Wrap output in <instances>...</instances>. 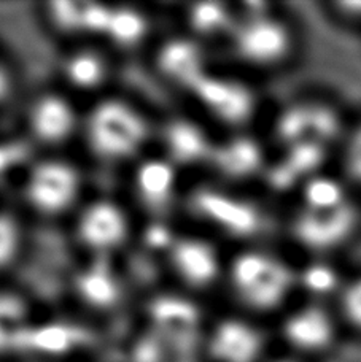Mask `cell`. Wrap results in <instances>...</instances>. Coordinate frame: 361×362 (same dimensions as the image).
I'll return each mask as SVG.
<instances>
[{
	"instance_id": "obj_7",
	"label": "cell",
	"mask_w": 361,
	"mask_h": 362,
	"mask_svg": "<svg viewBox=\"0 0 361 362\" xmlns=\"http://www.w3.org/2000/svg\"><path fill=\"white\" fill-rule=\"evenodd\" d=\"M75 232L80 243L91 253L110 255L126 243L131 232V219L118 202L98 199L80 210Z\"/></svg>"
},
{
	"instance_id": "obj_1",
	"label": "cell",
	"mask_w": 361,
	"mask_h": 362,
	"mask_svg": "<svg viewBox=\"0 0 361 362\" xmlns=\"http://www.w3.org/2000/svg\"><path fill=\"white\" fill-rule=\"evenodd\" d=\"M148 134L150 124L145 115L121 99L99 100L83 122L86 146L105 163L132 159L147 144Z\"/></svg>"
},
{
	"instance_id": "obj_3",
	"label": "cell",
	"mask_w": 361,
	"mask_h": 362,
	"mask_svg": "<svg viewBox=\"0 0 361 362\" xmlns=\"http://www.w3.org/2000/svg\"><path fill=\"white\" fill-rule=\"evenodd\" d=\"M268 6L245 13L229 38L237 59L250 67L273 70L293 59L299 40L293 24L266 10Z\"/></svg>"
},
{
	"instance_id": "obj_2",
	"label": "cell",
	"mask_w": 361,
	"mask_h": 362,
	"mask_svg": "<svg viewBox=\"0 0 361 362\" xmlns=\"http://www.w3.org/2000/svg\"><path fill=\"white\" fill-rule=\"evenodd\" d=\"M227 274L236 299L256 313L280 308L294 286H298L296 272L277 256L261 250L237 253Z\"/></svg>"
},
{
	"instance_id": "obj_10",
	"label": "cell",
	"mask_w": 361,
	"mask_h": 362,
	"mask_svg": "<svg viewBox=\"0 0 361 362\" xmlns=\"http://www.w3.org/2000/svg\"><path fill=\"white\" fill-rule=\"evenodd\" d=\"M80 124L79 112L67 95L43 93L30 103L28 127L32 139L47 146H59L72 137Z\"/></svg>"
},
{
	"instance_id": "obj_20",
	"label": "cell",
	"mask_w": 361,
	"mask_h": 362,
	"mask_svg": "<svg viewBox=\"0 0 361 362\" xmlns=\"http://www.w3.org/2000/svg\"><path fill=\"white\" fill-rule=\"evenodd\" d=\"M150 32V19L135 6H112L105 30L108 42L120 49H132L145 40Z\"/></svg>"
},
{
	"instance_id": "obj_4",
	"label": "cell",
	"mask_w": 361,
	"mask_h": 362,
	"mask_svg": "<svg viewBox=\"0 0 361 362\" xmlns=\"http://www.w3.org/2000/svg\"><path fill=\"white\" fill-rule=\"evenodd\" d=\"M81 175L64 159H45L29 170L24 181V199L42 216H61L79 202Z\"/></svg>"
},
{
	"instance_id": "obj_16",
	"label": "cell",
	"mask_w": 361,
	"mask_h": 362,
	"mask_svg": "<svg viewBox=\"0 0 361 362\" xmlns=\"http://www.w3.org/2000/svg\"><path fill=\"white\" fill-rule=\"evenodd\" d=\"M62 75L67 85L80 93H94L108 81L110 66L107 57L93 48H80L62 62Z\"/></svg>"
},
{
	"instance_id": "obj_12",
	"label": "cell",
	"mask_w": 361,
	"mask_h": 362,
	"mask_svg": "<svg viewBox=\"0 0 361 362\" xmlns=\"http://www.w3.org/2000/svg\"><path fill=\"white\" fill-rule=\"evenodd\" d=\"M177 167L169 159L148 158L135 165L132 191L139 205L151 216H163L177 196Z\"/></svg>"
},
{
	"instance_id": "obj_17",
	"label": "cell",
	"mask_w": 361,
	"mask_h": 362,
	"mask_svg": "<svg viewBox=\"0 0 361 362\" xmlns=\"http://www.w3.org/2000/svg\"><path fill=\"white\" fill-rule=\"evenodd\" d=\"M28 307L21 297L0 291V358L10 356L30 341Z\"/></svg>"
},
{
	"instance_id": "obj_15",
	"label": "cell",
	"mask_w": 361,
	"mask_h": 362,
	"mask_svg": "<svg viewBox=\"0 0 361 362\" xmlns=\"http://www.w3.org/2000/svg\"><path fill=\"white\" fill-rule=\"evenodd\" d=\"M209 164L217 175L227 181L250 180L266 169L261 144L243 134L215 145Z\"/></svg>"
},
{
	"instance_id": "obj_26",
	"label": "cell",
	"mask_w": 361,
	"mask_h": 362,
	"mask_svg": "<svg viewBox=\"0 0 361 362\" xmlns=\"http://www.w3.org/2000/svg\"><path fill=\"white\" fill-rule=\"evenodd\" d=\"M277 362H298V361H293V359H280V361H277Z\"/></svg>"
},
{
	"instance_id": "obj_5",
	"label": "cell",
	"mask_w": 361,
	"mask_h": 362,
	"mask_svg": "<svg viewBox=\"0 0 361 362\" xmlns=\"http://www.w3.org/2000/svg\"><path fill=\"white\" fill-rule=\"evenodd\" d=\"M190 205L196 218L228 237L247 240L263 232L264 213L260 205L217 187L196 189Z\"/></svg>"
},
{
	"instance_id": "obj_23",
	"label": "cell",
	"mask_w": 361,
	"mask_h": 362,
	"mask_svg": "<svg viewBox=\"0 0 361 362\" xmlns=\"http://www.w3.org/2000/svg\"><path fill=\"white\" fill-rule=\"evenodd\" d=\"M86 4L79 2H55L47 5V21L59 34L75 35L85 34Z\"/></svg>"
},
{
	"instance_id": "obj_8",
	"label": "cell",
	"mask_w": 361,
	"mask_h": 362,
	"mask_svg": "<svg viewBox=\"0 0 361 362\" xmlns=\"http://www.w3.org/2000/svg\"><path fill=\"white\" fill-rule=\"evenodd\" d=\"M340 320L336 310L312 300L292 310L282 322L287 344L302 354H320L330 350L339 334Z\"/></svg>"
},
{
	"instance_id": "obj_18",
	"label": "cell",
	"mask_w": 361,
	"mask_h": 362,
	"mask_svg": "<svg viewBox=\"0 0 361 362\" xmlns=\"http://www.w3.org/2000/svg\"><path fill=\"white\" fill-rule=\"evenodd\" d=\"M75 289L83 303L101 310L113 307L121 293L118 278L110 269L101 264H93L81 270L75 278Z\"/></svg>"
},
{
	"instance_id": "obj_9",
	"label": "cell",
	"mask_w": 361,
	"mask_h": 362,
	"mask_svg": "<svg viewBox=\"0 0 361 362\" xmlns=\"http://www.w3.org/2000/svg\"><path fill=\"white\" fill-rule=\"evenodd\" d=\"M167 261L172 274L186 288L202 291L220 280L223 275V259L215 243L205 237H176L167 250Z\"/></svg>"
},
{
	"instance_id": "obj_6",
	"label": "cell",
	"mask_w": 361,
	"mask_h": 362,
	"mask_svg": "<svg viewBox=\"0 0 361 362\" xmlns=\"http://www.w3.org/2000/svg\"><path fill=\"white\" fill-rule=\"evenodd\" d=\"M205 112L224 127L241 129L255 116V90L234 76L207 74L191 90Z\"/></svg>"
},
{
	"instance_id": "obj_14",
	"label": "cell",
	"mask_w": 361,
	"mask_h": 362,
	"mask_svg": "<svg viewBox=\"0 0 361 362\" xmlns=\"http://www.w3.org/2000/svg\"><path fill=\"white\" fill-rule=\"evenodd\" d=\"M161 144L164 158L177 169L209 163L215 146L209 132L188 118H176L164 124L161 131Z\"/></svg>"
},
{
	"instance_id": "obj_24",
	"label": "cell",
	"mask_w": 361,
	"mask_h": 362,
	"mask_svg": "<svg viewBox=\"0 0 361 362\" xmlns=\"http://www.w3.org/2000/svg\"><path fill=\"white\" fill-rule=\"evenodd\" d=\"M18 245L16 228L10 219H0V264L8 262Z\"/></svg>"
},
{
	"instance_id": "obj_21",
	"label": "cell",
	"mask_w": 361,
	"mask_h": 362,
	"mask_svg": "<svg viewBox=\"0 0 361 362\" xmlns=\"http://www.w3.org/2000/svg\"><path fill=\"white\" fill-rule=\"evenodd\" d=\"M296 280H298V286L315 297V300L321 302V297L325 294L336 297L345 278L339 276L334 269L326 264H311L296 274Z\"/></svg>"
},
{
	"instance_id": "obj_25",
	"label": "cell",
	"mask_w": 361,
	"mask_h": 362,
	"mask_svg": "<svg viewBox=\"0 0 361 362\" xmlns=\"http://www.w3.org/2000/svg\"><path fill=\"white\" fill-rule=\"evenodd\" d=\"M330 15L340 23L361 25V2H336L330 5Z\"/></svg>"
},
{
	"instance_id": "obj_19",
	"label": "cell",
	"mask_w": 361,
	"mask_h": 362,
	"mask_svg": "<svg viewBox=\"0 0 361 362\" xmlns=\"http://www.w3.org/2000/svg\"><path fill=\"white\" fill-rule=\"evenodd\" d=\"M185 21L193 37L202 40V38H215L223 34L231 35L239 18L229 4L201 2L188 6L185 13Z\"/></svg>"
},
{
	"instance_id": "obj_22",
	"label": "cell",
	"mask_w": 361,
	"mask_h": 362,
	"mask_svg": "<svg viewBox=\"0 0 361 362\" xmlns=\"http://www.w3.org/2000/svg\"><path fill=\"white\" fill-rule=\"evenodd\" d=\"M334 300L340 325L361 334V272L345 278Z\"/></svg>"
},
{
	"instance_id": "obj_13",
	"label": "cell",
	"mask_w": 361,
	"mask_h": 362,
	"mask_svg": "<svg viewBox=\"0 0 361 362\" xmlns=\"http://www.w3.org/2000/svg\"><path fill=\"white\" fill-rule=\"evenodd\" d=\"M209 350L217 362H258L264 351V337L247 320H223L210 332Z\"/></svg>"
},
{
	"instance_id": "obj_11",
	"label": "cell",
	"mask_w": 361,
	"mask_h": 362,
	"mask_svg": "<svg viewBox=\"0 0 361 362\" xmlns=\"http://www.w3.org/2000/svg\"><path fill=\"white\" fill-rule=\"evenodd\" d=\"M154 61L161 78L173 88L193 90L209 74L201 40L193 35L166 40L159 47Z\"/></svg>"
}]
</instances>
